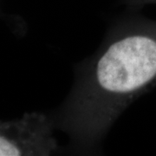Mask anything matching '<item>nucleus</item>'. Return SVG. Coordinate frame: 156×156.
Listing matches in <instances>:
<instances>
[{
    "label": "nucleus",
    "instance_id": "3",
    "mask_svg": "<svg viewBox=\"0 0 156 156\" xmlns=\"http://www.w3.org/2000/svg\"><path fill=\"white\" fill-rule=\"evenodd\" d=\"M134 6H143L148 4H156V0H128Z\"/></svg>",
    "mask_w": 156,
    "mask_h": 156
},
{
    "label": "nucleus",
    "instance_id": "1",
    "mask_svg": "<svg viewBox=\"0 0 156 156\" xmlns=\"http://www.w3.org/2000/svg\"><path fill=\"white\" fill-rule=\"evenodd\" d=\"M155 85L156 20H120L76 66L69 94L51 114L56 128L76 150H97L123 112Z\"/></svg>",
    "mask_w": 156,
    "mask_h": 156
},
{
    "label": "nucleus",
    "instance_id": "2",
    "mask_svg": "<svg viewBox=\"0 0 156 156\" xmlns=\"http://www.w3.org/2000/svg\"><path fill=\"white\" fill-rule=\"evenodd\" d=\"M53 117L40 112L26 113L10 122H0V156L52 155L59 150L54 136Z\"/></svg>",
    "mask_w": 156,
    "mask_h": 156
}]
</instances>
